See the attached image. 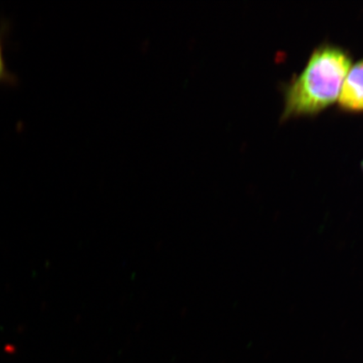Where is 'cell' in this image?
<instances>
[{"label":"cell","mask_w":363,"mask_h":363,"mask_svg":"<svg viewBox=\"0 0 363 363\" xmlns=\"http://www.w3.org/2000/svg\"><path fill=\"white\" fill-rule=\"evenodd\" d=\"M10 30V22L1 20L0 22V84L13 87L18 84V78L16 74L8 69L6 57H4V48H6V42Z\"/></svg>","instance_id":"obj_3"},{"label":"cell","mask_w":363,"mask_h":363,"mask_svg":"<svg viewBox=\"0 0 363 363\" xmlns=\"http://www.w3.org/2000/svg\"><path fill=\"white\" fill-rule=\"evenodd\" d=\"M352 65L347 50L330 43L317 47L303 70L284 88L281 121L315 116L333 106Z\"/></svg>","instance_id":"obj_1"},{"label":"cell","mask_w":363,"mask_h":363,"mask_svg":"<svg viewBox=\"0 0 363 363\" xmlns=\"http://www.w3.org/2000/svg\"><path fill=\"white\" fill-rule=\"evenodd\" d=\"M337 103L342 112L363 113V58L349 69L340 89Z\"/></svg>","instance_id":"obj_2"}]
</instances>
